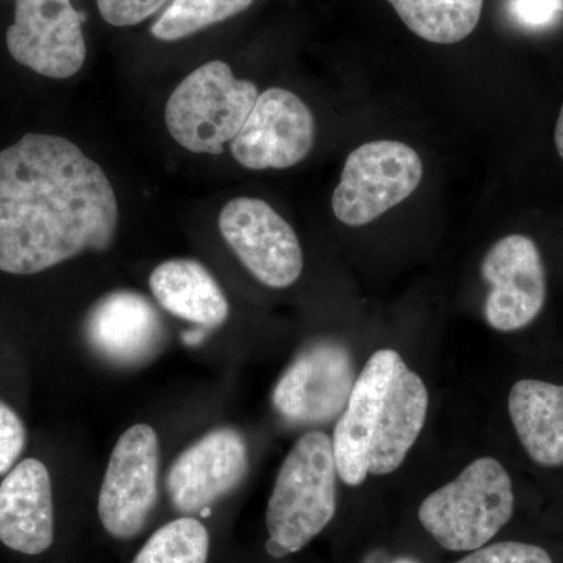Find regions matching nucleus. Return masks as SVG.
<instances>
[{"label":"nucleus","mask_w":563,"mask_h":563,"mask_svg":"<svg viewBox=\"0 0 563 563\" xmlns=\"http://www.w3.org/2000/svg\"><path fill=\"white\" fill-rule=\"evenodd\" d=\"M117 195L101 166L57 135L0 151V272L29 276L113 244Z\"/></svg>","instance_id":"obj_1"},{"label":"nucleus","mask_w":563,"mask_h":563,"mask_svg":"<svg viewBox=\"0 0 563 563\" xmlns=\"http://www.w3.org/2000/svg\"><path fill=\"white\" fill-rule=\"evenodd\" d=\"M336 510V465L328 433L307 432L282 463L274 484L266 528V551L287 558L312 542Z\"/></svg>","instance_id":"obj_2"},{"label":"nucleus","mask_w":563,"mask_h":563,"mask_svg":"<svg viewBox=\"0 0 563 563\" xmlns=\"http://www.w3.org/2000/svg\"><path fill=\"white\" fill-rule=\"evenodd\" d=\"M512 481L492 457L477 459L420 507V521L435 542L450 551L485 547L514 515Z\"/></svg>","instance_id":"obj_3"},{"label":"nucleus","mask_w":563,"mask_h":563,"mask_svg":"<svg viewBox=\"0 0 563 563\" xmlns=\"http://www.w3.org/2000/svg\"><path fill=\"white\" fill-rule=\"evenodd\" d=\"M257 98V87L236 79L228 63H206L188 74L169 96L166 129L192 154L220 155L224 144L242 131Z\"/></svg>","instance_id":"obj_4"},{"label":"nucleus","mask_w":563,"mask_h":563,"mask_svg":"<svg viewBox=\"0 0 563 563\" xmlns=\"http://www.w3.org/2000/svg\"><path fill=\"white\" fill-rule=\"evenodd\" d=\"M422 179L418 152L401 141L377 140L352 151L332 196L343 224L361 228L406 201Z\"/></svg>","instance_id":"obj_5"},{"label":"nucleus","mask_w":563,"mask_h":563,"mask_svg":"<svg viewBox=\"0 0 563 563\" xmlns=\"http://www.w3.org/2000/svg\"><path fill=\"white\" fill-rule=\"evenodd\" d=\"M158 437L147 424L122 433L99 493L98 512L114 539L139 536L158 499Z\"/></svg>","instance_id":"obj_6"},{"label":"nucleus","mask_w":563,"mask_h":563,"mask_svg":"<svg viewBox=\"0 0 563 563\" xmlns=\"http://www.w3.org/2000/svg\"><path fill=\"white\" fill-rule=\"evenodd\" d=\"M218 225L244 268L266 287L287 288L301 276L303 257L298 236L268 202L232 199L221 210Z\"/></svg>","instance_id":"obj_7"},{"label":"nucleus","mask_w":563,"mask_h":563,"mask_svg":"<svg viewBox=\"0 0 563 563\" xmlns=\"http://www.w3.org/2000/svg\"><path fill=\"white\" fill-rule=\"evenodd\" d=\"M84 16L70 0H16L7 31L11 57L49 79L76 76L87 58Z\"/></svg>","instance_id":"obj_8"},{"label":"nucleus","mask_w":563,"mask_h":563,"mask_svg":"<svg viewBox=\"0 0 563 563\" xmlns=\"http://www.w3.org/2000/svg\"><path fill=\"white\" fill-rule=\"evenodd\" d=\"M314 118L295 92L269 88L258 95L242 131L231 141L233 158L252 172L287 169L312 151Z\"/></svg>","instance_id":"obj_9"},{"label":"nucleus","mask_w":563,"mask_h":563,"mask_svg":"<svg viewBox=\"0 0 563 563\" xmlns=\"http://www.w3.org/2000/svg\"><path fill=\"white\" fill-rule=\"evenodd\" d=\"M355 379L350 351L336 342H318L282 374L273 404L287 421L321 424L343 413Z\"/></svg>","instance_id":"obj_10"},{"label":"nucleus","mask_w":563,"mask_h":563,"mask_svg":"<svg viewBox=\"0 0 563 563\" xmlns=\"http://www.w3.org/2000/svg\"><path fill=\"white\" fill-rule=\"evenodd\" d=\"M490 285L484 317L492 329L515 332L528 328L547 301V274L539 247L526 235L498 240L481 266Z\"/></svg>","instance_id":"obj_11"},{"label":"nucleus","mask_w":563,"mask_h":563,"mask_svg":"<svg viewBox=\"0 0 563 563\" xmlns=\"http://www.w3.org/2000/svg\"><path fill=\"white\" fill-rule=\"evenodd\" d=\"M250 468L242 433L214 429L192 443L173 462L166 492L174 509L184 515L201 512L243 483Z\"/></svg>","instance_id":"obj_12"},{"label":"nucleus","mask_w":563,"mask_h":563,"mask_svg":"<svg viewBox=\"0 0 563 563\" xmlns=\"http://www.w3.org/2000/svg\"><path fill=\"white\" fill-rule=\"evenodd\" d=\"M85 340L92 352L121 368L151 362L165 343V322L154 303L131 290L107 292L85 320Z\"/></svg>","instance_id":"obj_13"},{"label":"nucleus","mask_w":563,"mask_h":563,"mask_svg":"<svg viewBox=\"0 0 563 563\" xmlns=\"http://www.w3.org/2000/svg\"><path fill=\"white\" fill-rule=\"evenodd\" d=\"M393 350L374 352L358 374L350 399L333 431V457L344 484L358 487L369 474V451L385 391L402 363Z\"/></svg>","instance_id":"obj_14"},{"label":"nucleus","mask_w":563,"mask_h":563,"mask_svg":"<svg viewBox=\"0 0 563 563\" xmlns=\"http://www.w3.org/2000/svg\"><path fill=\"white\" fill-rule=\"evenodd\" d=\"M0 542L27 555L54 542L52 483L44 463L25 459L0 484Z\"/></svg>","instance_id":"obj_15"},{"label":"nucleus","mask_w":563,"mask_h":563,"mask_svg":"<svg viewBox=\"0 0 563 563\" xmlns=\"http://www.w3.org/2000/svg\"><path fill=\"white\" fill-rule=\"evenodd\" d=\"M429 393L417 373L401 363L385 391L369 451V474L396 472L424 428Z\"/></svg>","instance_id":"obj_16"},{"label":"nucleus","mask_w":563,"mask_h":563,"mask_svg":"<svg viewBox=\"0 0 563 563\" xmlns=\"http://www.w3.org/2000/svg\"><path fill=\"white\" fill-rule=\"evenodd\" d=\"M150 287L166 312L206 329L229 318V302L220 285L201 262L174 258L151 273Z\"/></svg>","instance_id":"obj_17"},{"label":"nucleus","mask_w":563,"mask_h":563,"mask_svg":"<svg viewBox=\"0 0 563 563\" xmlns=\"http://www.w3.org/2000/svg\"><path fill=\"white\" fill-rule=\"evenodd\" d=\"M515 432L533 463L547 468L563 465V387L523 379L509 395Z\"/></svg>","instance_id":"obj_18"},{"label":"nucleus","mask_w":563,"mask_h":563,"mask_svg":"<svg viewBox=\"0 0 563 563\" xmlns=\"http://www.w3.org/2000/svg\"><path fill=\"white\" fill-rule=\"evenodd\" d=\"M404 24L420 38L455 44L479 24L484 0H388Z\"/></svg>","instance_id":"obj_19"},{"label":"nucleus","mask_w":563,"mask_h":563,"mask_svg":"<svg viewBox=\"0 0 563 563\" xmlns=\"http://www.w3.org/2000/svg\"><path fill=\"white\" fill-rule=\"evenodd\" d=\"M254 0H173L152 25L155 38L173 43L250 9Z\"/></svg>","instance_id":"obj_20"},{"label":"nucleus","mask_w":563,"mask_h":563,"mask_svg":"<svg viewBox=\"0 0 563 563\" xmlns=\"http://www.w3.org/2000/svg\"><path fill=\"white\" fill-rule=\"evenodd\" d=\"M210 537L206 526L181 517L152 533L132 563H207Z\"/></svg>","instance_id":"obj_21"},{"label":"nucleus","mask_w":563,"mask_h":563,"mask_svg":"<svg viewBox=\"0 0 563 563\" xmlns=\"http://www.w3.org/2000/svg\"><path fill=\"white\" fill-rule=\"evenodd\" d=\"M455 563H553L542 548L520 542L485 544Z\"/></svg>","instance_id":"obj_22"},{"label":"nucleus","mask_w":563,"mask_h":563,"mask_svg":"<svg viewBox=\"0 0 563 563\" xmlns=\"http://www.w3.org/2000/svg\"><path fill=\"white\" fill-rule=\"evenodd\" d=\"M27 442L25 426L18 413L0 401V476H7L14 468Z\"/></svg>","instance_id":"obj_23"},{"label":"nucleus","mask_w":563,"mask_h":563,"mask_svg":"<svg viewBox=\"0 0 563 563\" xmlns=\"http://www.w3.org/2000/svg\"><path fill=\"white\" fill-rule=\"evenodd\" d=\"M168 0H96L103 20L114 27H132L157 13Z\"/></svg>","instance_id":"obj_24"},{"label":"nucleus","mask_w":563,"mask_h":563,"mask_svg":"<svg viewBox=\"0 0 563 563\" xmlns=\"http://www.w3.org/2000/svg\"><path fill=\"white\" fill-rule=\"evenodd\" d=\"M515 20L528 27H543L554 21L559 13L547 0H512L510 3Z\"/></svg>","instance_id":"obj_25"},{"label":"nucleus","mask_w":563,"mask_h":563,"mask_svg":"<svg viewBox=\"0 0 563 563\" xmlns=\"http://www.w3.org/2000/svg\"><path fill=\"white\" fill-rule=\"evenodd\" d=\"M207 331H209V329L198 325V328L192 329V331L185 332L184 335H181V340H184V343L188 344V346H198V344H201L203 340H206Z\"/></svg>","instance_id":"obj_26"},{"label":"nucleus","mask_w":563,"mask_h":563,"mask_svg":"<svg viewBox=\"0 0 563 563\" xmlns=\"http://www.w3.org/2000/svg\"><path fill=\"white\" fill-rule=\"evenodd\" d=\"M554 143L555 150H558L559 155H561L563 161V106L561 109V114H559L558 124H555Z\"/></svg>","instance_id":"obj_27"},{"label":"nucleus","mask_w":563,"mask_h":563,"mask_svg":"<svg viewBox=\"0 0 563 563\" xmlns=\"http://www.w3.org/2000/svg\"><path fill=\"white\" fill-rule=\"evenodd\" d=\"M548 3H551V5L554 7L555 10L561 13L563 11V0H547Z\"/></svg>","instance_id":"obj_28"},{"label":"nucleus","mask_w":563,"mask_h":563,"mask_svg":"<svg viewBox=\"0 0 563 563\" xmlns=\"http://www.w3.org/2000/svg\"><path fill=\"white\" fill-rule=\"evenodd\" d=\"M387 563H420L418 561H415L412 558H399L395 559V561L387 562Z\"/></svg>","instance_id":"obj_29"},{"label":"nucleus","mask_w":563,"mask_h":563,"mask_svg":"<svg viewBox=\"0 0 563 563\" xmlns=\"http://www.w3.org/2000/svg\"><path fill=\"white\" fill-rule=\"evenodd\" d=\"M211 507H206V509H202L199 515H201L202 518H207L210 515Z\"/></svg>","instance_id":"obj_30"}]
</instances>
